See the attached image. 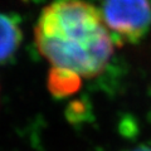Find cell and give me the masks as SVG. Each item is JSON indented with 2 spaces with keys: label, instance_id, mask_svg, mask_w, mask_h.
I'll list each match as a JSON object with an SVG mask.
<instances>
[{
  "label": "cell",
  "instance_id": "cell-1",
  "mask_svg": "<svg viewBox=\"0 0 151 151\" xmlns=\"http://www.w3.org/2000/svg\"><path fill=\"white\" fill-rule=\"evenodd\" d=\"M35 43L52 68L94 77L107 65L115 40L101 10L84 1H57L40 13Z\"/></svg>",
  "mask_w": 151,
  "mask_h": 151
},
{
  "label": "cell",
  "instance_id": "cell-2",
  "mask_svg": "<svg viewBox=\"0 0 151 151\" xmlns=\"http://www.w3.org/2000/svg\"><path fill=\"white\" fill-rule=\"evenodd\" d=\"M101 14L116 44L136 43L151 29L150 1H106Z\"/></svg>",
  "mask_w": 151,
  "mask_h": 151
},
{
  "label": "cell",
  "instance_id": "cell-3",
  "mask_svg": "<svg viewBox=\"0 0 151 151\" xmlns=\"http://www.w3.org/2000/svg\"><path fill=\"white\" fill-rule=\"evenodd\" d=\"M22 42V30L18 20L0 13V63L15 53Z\"/></svg>",
  "mask_w": 151,
  "mask_h": 151
},
{
  "label": "cell",
  "instance_id": "cell-4",
  "mask_svg": "<svg viewBox=\"0 0 151 151\" xmlns=\"http://www.w3.org/2000/svg\"><path fill=\"white\" fill-rule=\"evenodd\" d=\"M81 77L76 73L63 69L52 68L48 78L49 91L57 97H64L78 91L81 87Z\"/></svg>",
  "mask_w": 151,
  "mask_h": 151
},
{
  "label": "cell",
  "instance_id": "cell-5",
  "mask_svg": "<svg viewBox=\"0 0 151 151\" xmlns=\"http://www.w3.org/2000/svg\"><path fill=\"white\" fill-rule=\"evenodd\" d=\"M129 151H151V145H141L137 147H134Z\"/></svg>",
  "mask_w": 151,
  "mask_h": 151
}]
</instances>
